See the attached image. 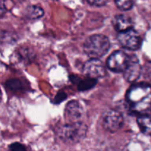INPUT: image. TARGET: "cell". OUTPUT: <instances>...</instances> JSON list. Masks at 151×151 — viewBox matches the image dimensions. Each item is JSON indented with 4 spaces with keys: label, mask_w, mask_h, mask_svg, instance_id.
<instances>
[{
    "label": "cell",
    "mask_w": 151,
    "mask_h": 151,
    "mask_svg": "<svg viewBox=\"0 0 151 151\" xmlns=\"http://www.w3.org/2000/svg\"><path fill=\"white\" fill-rule=\"evenodd\" d=\"M129 61V56L121 50L113 52L107 61V66L114 72H124Z\"/></svg>",
    "instance_id": "obj_6"
},
{
    "label": "cell",
    "mask_w": 151,
    "mask_h": 151,
    "mask_svg": "<svg viewBox=\"0 0 151 151\" xmlns=\"http://www.w3.org/2000/svg\"><path fill=\"white\" fill-rule=\"evenodd\" d=\"M142 74V67L136 56L129 57L128 63L124 70V77L127 82H133L138 80Z\"/></svg>",
    "instance_id": "obj_9"
},
{
    "label": "cell",
    "mask_w": 151,
    "mask_h": 151,
    "mask_svg": "<svg viewBox=\"0 0 151 151\" xmlns=\"http://www.w3.org/2000/svg\"><path fill=\"white\" fill-rule=\"evenodd\" d=\"M87 126L82 122L66 123L57 129V136L65 143L73 145L81 142L87 133Z\"/></svg>",
    "instance_id": "obj_2"
},
{
    "label": "cell",
    "mask_w": 151,
    "mask_h": 151,
    "mask_svg": "<svg viewBox=\"0 0 151 151\" xmlns=\"http://www.w3.org/2000/svg\"><path fill=\"white\" fill-rule=\"evenodd\" d=\"M116 6L122 11H127L133 6V0H115Z\"/></svg>",
    "instance_id": "obj_14"
},
{
    "label": "cell",
    "mask_w": 151,
    "mask_h": 151,
    "mask_svg": "<svg viewBox=\"0 0 151 151\" xmlns=\"http://www.w3.org/2000/svg\"><path fill=\"white\" fill-rule=\"evenodd\" d=\"M108 0H87V2L91 5L94 6H103L106 5Z\"/></svg>",
    "instance_id": "obj_18"
},
{
    "label": "cell",
    "mask_w": 151,
    "mask_h": 151,
    "mask_svg": "<svg viewBox=\"0 0 151 151\" xmlns=\"http://www.w3.org/2000/svg\"><path fill=\"white\" fill-rule=\"evenodd\" d=\"M44 15V11L40 6L33 5L25 11V16L30 19H37Z\"/></svg>",
    "instance_id": "obj_12"
},
{
    "label": "cell",
    "mask_w": 151,
    "mask_h": 151,
    "mask_svg": "<svg viewBox=\"0 0 151 151\" xmlns=\"http://www.w3.org/2000/svg\"><path fill=\"white\" fill-rule=\"evenodd\" d=\"M1 99H2V91L0 89V100H1Z\"/></svg>",
    "instance_id": "obj_21"
},
{
    "label": "cell",
    "mask_w": 151,
    "mask_h": 151,
    "mask_svg": "<svg viewBox=\"0 0 151 151\" xmlns=\"http://www.w3.org/2000/svg\"><path fill=\"white\" fill-rule=\"evenodd\" d=\"M137 123L141 131L146 135H151V116L142 114L137 119Z\"/></svg>",
    "instance_id": "obj_11"
},
{
    "label": "cell",
    "mask_w": 151,
    "mask_h": 151,
    "mask_svg": "<svg viewBox=\"0 0 151 151\" xmlns=\"http://www.w3.org/2000/svg\"><path fill=\"white\" fill-rule=\"evenodd\" d=\"M83 72L88 78L97 79L104 76L105 68L99 59H91L83 67Z\"/></svg>",
    "instance_id": "obj_7"
},
{
    "label": "cell",
    "mask_w": 151,
    "mask_h": 151,
    "mask_svg": "<svg viewBox=\"0 0 151 151\" xmlns=\"http://www.w3.org/2000/svg\"><path fill=\"white\" fill-rule=\"evenodd\" d=\"M6 86L8 89H10L12 91H17L22 88L21 82L18 79H10L7 81Z\"/></svg>",
    "instance_id": "obj_15"
},
{
    "label": "cell",
    "mask_w": 151,
    "mask_h": 151,
    "mask_svg": "<svg viewBox=\"0 0 151 151\" xmlns=\"http://www.w3.org/2000/svg\"><path fill=\"white\" fill-rule=\"evenodd\" d=\"M126 99L133 113L145 114L151 110V85L147 82L135 84L128 90Z\"/></svg>",
    "instance_id": "obj_1"
},
{
    "label": "cell",
    "mask_w": 151,
    "mask_h": 151,
    "mask_svg": "<svg viewBox=\"0 0 151 151\" xmlns=\"http://www.w3.org/2000/svg\"><path fill=\"white\" fill-rule=\"evenodd\" d=\"M113 25L117 31L123 32L133 28V22L125 15H117L113 19Z\"/></svg>",
    "instance_id": "obj_10"
},
{
    "label": "cell",
    "mask_w": 151,
    "mask_h": 151,
    "mask_svg": "<svg viewBox=\"0 0 151 151\" xmlns=\"http://www.w3.org/2000/svg\"><path fill=\"white\" fill-rule=\"evenodd\" d=\"M66 98V96H65V93H59L56 97V100L58 103L61 102L62 101L65 100V99Z\"/></svg>",
    "instance_id": "obj_20"
},
{
    "label": "cell",
    "mask_w": 151,
    "mask_h": 151,
    "mask_svg": "<svg viewBox=\"0 0 151 151\" xmlns=\"http://www.w3.org/2000/svg\"><path fill=\"white\" fill-rule=\"evenodd\" d=\"M110 47L109 39L101 34H96L88 37L83 46L85 53L91 59H99L104 56Z\"/></svg>",
    "instance_id": "obj_3"
},
{
    "label": "cell",
    "mask_w": 151,
    "mask_h": 151,
    "mask_svg": "<svg viewBox=\"0 0 151 151\" xmlns=\"http://www.w3.org/2000/svg\"><path fill=\"white\" fill-rule=\"evenodd\" d=\"M124 124V118L119 111L109 110L106 113L103 119V126L110 132H116L122 128Z\"/></svg>",
    "instance_id": "obj_5"
},
{
    "label": "cell",
    "mask_w": 151,
    "mask_h": 151,
    "mask_svg": "<svg viewBox=\"0 0 151 151\" xmlns=\"http://www.w3.org/2000/svg\"><path fill=\"white\" fill-rule=\"evenodd\" d=\"M117 39L123 47L130 50H136L139 49L142 42L139 34L133 28L120 32L118 34Z\"/></svg>",
    "instance_id": "obj_4"
},
{
    "label": "cell",
    "mask_w": 151,
    "mask_h": 151,
    "mask_svg": "<svg viewBox=\"0 0 151 151\" xmlns=\"http://www.w3.org/2000/svg\"><path fill=\"white\" fill-rule=\"evenodd\" d=\"M83 108L77 101H71L65 107V116L67 123L81 122L83 117Z\"/></svg>",
    "instance_id": "obj_8"
},
{
    "label": "cell",
    "mask_w": 151,
    "mask_h": 151,
    "mask_svg": "<svg viewBox=\"0 0 151 151\" xmlns=\"http://www.w3.org/2000/svg\"><path fill=\"white\" fill-rule=\"evenodd\" d=\"M97 83V79H92V78H88L85 80L81 81L79 83V91H87L91 88H93Z\"/></svg>",
    "instance_id": "obj_13"
},
{
    "label": "cell",
    "mask_w": 151,
    "mask_h": 151,
    "mask_svg": "<svg viewBox=\"0 0 151 151\" xmlns=\"http://www.w3.org/2000/svg\"><path fill=\"white\" fill-rule=\"evenodd\" d=\"M7 12V8L5 6L4 0H0V17H2Z\"/></svg>",
    "instance_id": "obj_19"
},
{
    "label": "cell",
    "mask_w": 151,
    "mask_h": 151,
    "mask_svg": "<svg viewBox=\"0 0 151 151\" xmlns=\"http://www.w3.org/2000/svg\"><path fill=\"white\" fill-rule=\"evenodd\" d=\"M142 74H143L145 79L151 81V62L145 64L144 68H142Z\"/></svg>",
    "instance_id": "obj_16"
},
{
    "label": "cell",
    "mask_w": 151,
    "mask_h": 151,
    "mask_svg": "<svg viewBox=\"0 0 151 151\" xmlns=\"http://www.w3.org/2000/svg\"><path fill=\"white\" fill-rule=\"evenodd\" d=\"M11 151H27L25 146L19 142H15L10 145Z\"/></svg>",
    "instance_id": "obj_17"
}]
</instances>
